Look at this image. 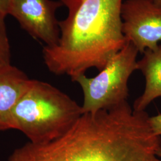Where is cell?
Returning <instances> with one entry per match:
<instances>
[{"mask_svg": "<svg viewBox=\"0 0 161 161\" xmlns=\"http://www.w3.org/2000/svg\"><path fill=\"white\" fill-rule=\"evenodd\" d=\"M122 32L138 52L153 50L161 41V6L152 0H125L121 7Z\"/></svg>", "mask_w": 161, "mask_h": 161, "instance_id": "4", "label": "cell"}, {"mask_svg": "<svg viewBox=\"0 0 161 161\" xmlns=\"http://www.w3.org/2000/svg\"><path fill=\"white\" fill-rule=\"evenodd\" d=\"M149 122L153 132L157 136H161V114L150 117Z\"/></svg>", "mask_w": 161, "mask_h": 161, "instance_id": "9", "label": "cell"}, {"mask_svg": "<svg viewBox=\"0 0 161 161\" xmlns=\"http://www.w3.org/2000/svg\"><path fill=\"white\" fill-rule=\"evenodd\" d=\"M137 61V70L146 80L144 92L134 102L133 110L143 112L157 98L161 97V45L155 49H147Z\"/></svg>", "mask_w": 161, "mask_h": 161, "instance_id": "7", "label": "cell"}, {"mask_svg": "<svg viewBox=\"0 0 161 161\" xmlns=\"http://www.w3.org/2000/svg\"><path fill=\"white\" fill-rule=\"evenodd\" d=\"M31 82L23 71L13 66L0 72V131L11 129L12 111Z\"/></svg>", "mask_w": 161, "mask_h": 161, "instance_id": "6", "label": "cell"}, {"mask_svg": "<svg viewBox=\"0 0 161 161\" xmlns=\"http://www.w3.org/2000/svg\"><path fill=\"white\" fill-rule=\"evenodd\" d=\"M62 6L60 1L10 0L8 14L34 38L44 42L46 46L53 47L60 38L56 12Z\"/></svg>", "mask_w": 161, "mask_h": 161, "instance_id": "5", "label": "cell"}, {"mask_svg": "<svg viewBox=\"0 0 161 161\" xmlns=\"http://www.w3.org/2000/svg\"><path fill=\"white\" fill-rule=\"evenodd\" d=\"M68 9L58 22V44L45 46L43 58L56 75H67L72 81L86 70H102L128 42L122 32V0H60Z\"/></svg>", "mask_w": 161, "mask_h": 161, "instance_id": "1", "label": "cell"}, {"mask_svg": "<svg viewBox=\"0 0 161 161\" xmlns=\"http://www.w3.org/2000/svg\"><path fill=\"white\" fill-rule=\"evenodd\" d=\"M10 0H0V16L6 17L8 14Z\"/></svg>", "mask_w": 161, "mask_h": 161, "instance_id": "10", "label": "cell"}, {"mask_svg": "<svg viewBox=\"0 0 161 161\" xmlns=\"http://www.w3.org/2000/svg\"><path fill=\"white\" fill-rule=\"evenodd\" d=\"M83 114L82 106L51 84L31 80L13 110L10 128L20 131L34 144L60 137Z\"/></svg>", "mask_w": 161, "mask_h": 161, "instance_id": "2", "label": "cell"}, {"mask_svg": "<svg viewBox=\"0 0 161 161\" xmlns=\"http://www.w3.org/2000/svg\"><path fill=\"white\" fill-rule=\"evenodd\" d=\"M137 48L128 41L93 78L82 75L76 78L84 93L83 114L110 109L127 102L128 80L137 70Z\"/></svg>", "mask_w": 161, "mask_h": 161, "instance_id": "3", "label": "cell"}, {"mask_svg": "<svg viewBox=\"0 0 161 161\" xmlns=\"http://www.w3.org/2000/svg\"><path fill=\"white\" fill-rule=\"evenodd\" d=\"M5 17L0 16V72L12 66L10 46L7 36Z\"/></svg>", "mask_w": 161, "mask_h": 161, "instance_id": "8", "label": "cell"}, {"mask_svg": "<svg viewBox=\"0 0 161 161\" xmlns=\"http://www.w3.org/2000/svg\"><path fill=\"white\" fill-rule=\"evenodd\" d=\"M157 155L161 158V142L160 146L159 147V149H158V151H157Z\"/></svg>", "mask_w": 161, "mask_h": 161, "instance_id": "12", "label": "cell"}, {"mask_svg": "<svg viewBox=\"0 0 161 161\" xmlns=\"http://www.w3.org/2000/svg\"><path fill=\"white\" fill-rule=\"evenodd\" d=\"M152 1L156 5L161 6V0H152Z\"/></svg>", "mask_w": 161, "mask_h": 161, "instance_id": "11", "label": "cell"}]
</instances>
